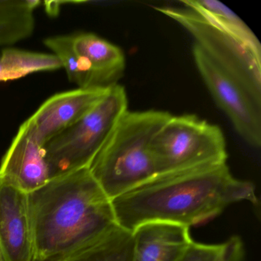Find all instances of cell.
I'll return each instance as SVG.
<instances>
[{
  "instance_id": "obj_1",
  "label": "cell",
  "mask_w": 261,
  "mask_h": 261,
  "mask_svg": "<svg viewBox=\"0 0 261 261\" xmlns=\"http://www.w3.org/2000/svg\"><path fill=\"white\" fill-rule=\"evenodd\" d=\"M248 201L259 206L253 183L235 178L227 163L158 175L111 200L117 224L129 232L147 223L190 228Z\"/></svg>"
},
{
  "instance_id": "obj_2",
  "label": "cell",
  "mask_w": 261,
  "mask_h": 261,
  "mask_svg": "<svg viewBox=\"0 0 261 261\" xmlns=\"http://www.w3.org/2000/svg\"><path fill=\"white\" fill-rule=\"evenodd\" d=\"M34 261H61L119 227L111 200L89 169L51 178L29 194Z\"/></svg>"
},
{
  "instance_id": "obj_3",
  "label": "cell",
  "mask_w": 261,
  "mask_h": 261,
  "mask_svg": "<svg viewBox=\"0 0 261 261\" xmlns=\"http://www.w3.org/2000/svg\"><path fill=\"white\" fill-rule=\"evenodd\" d=\"M166 111H126L88 168L111 200L158 175L151 144L172 117Z\"/></svg>"
},
{
  "instance_id": "obj_4",
  "label": "cell",
  "mask_w": 261,
  "mask_h": 261,
  "mask_svg": "<svg viewBox=\"0 0 261 261\" xmlns=\"http://www.w3.org/2000/svg\"><path fill=\"white\" fill-rule=\"evenodd\" d=\"M127 108L125 88L113 85L80 120L48 140L44 149L51 178L88 169Z\"/></svg>"
},
{
  "instance_id": "obj_5",
  "label": "cell",
  "mask_w": 261,
  "mask_h": 261,
  "mask_svg": "<svg viewBox=\"0 0 261 261\" xmlns=\"http://www.w3.org/2000/svg\"><path fill=\"white\" fill-rule=\"evenodd\" d=\"M151 149L158 175L227 163L221 128L194 114L172 116L154 137Z\"/></svg>"
},
{
  "instance_id": "obj_6",
  "label": "cell",
  "mask_w": 261,
  "mask_h": 261,
  "mask_svg": "<svg viewBox=\"0 0 261 261\" xmlns=\"http://www.w3.org/2000/svg\"><path fill=\"white\" fill-rule=\"evenodd\" d=\"M187 30L206 55L261 102V57L205 18L186 7H155Z\"/></svg>"
},
{
  "instance_id": "obj_7",
  "label": "cell",
  "mask_w": 261,
  "mask_h": 261,
  "mask_svg": "<svg viewBox=\"0 0 261 261\" xmlns=\"http://www.w3.org/2000/svg\"><path fill=\"white\" fill-rule=\"evenodd\" d=\"M193 57L197 69L218 106L240 136L250 146L261 145V102L236 79L220 68L196 44Z\"/></svg>"
},
{
  "instance_id": "obj_8",
  "label": "cell",
  "mask_w": 261,
  "mask_h": 261,
  "mask_svg": "<svg viewBox=\"0 0 261 261\" xmlns=\"http://www.w3.org/2000/svg\"><path fill=\"white\" fill-rule=\"evenodd\" d=\"M51 179L44 146L28 120L18 129L0 163V180L31 193Z\"/></svg>"
},
{
  "instance_id": "obj_9",
  "label": "cell",
  "mask_w": 261,
  "mask_h": 261,
  "mask_svg": "<svg viewBox=\"0 0 261 261\" xmlns=\"http://www.w3.org/2000/svg\"><path fill=\"white\" fill-rule=\"evenodd\" d=\"M29 194L0 180V261H34Z\"/></svg>"
},
{
  "instance_id": "obj_10",
  "label": "cell",
  "mask_w": 261,
  "mask_h": 261,
  "mask_svg": "<svg viewBox=\"0 0 261 261\" xmlns=\"http://www.w3.org/2000/svg\"><path fill=\"white\" fill-rule=\"evenodd\" d=\"M109 88H77L47 99L27 119L41 144L44 146L80 120L106 95Z\"/></svg>"
},
{
  "instance_id": "obj_11",
  "label": "cell",
  "mask_w": 261,
  "mask_h": 261,
  "mask_svg": "<svg viewBox=\"0 0 261 261\" xmlns=\"http://www.w3.org/2000/svg\"><path fill=\"white\" fill-rule=\"evenodd\" d=\"M71 36L74 50L88 71L90 88H109L117 85L126 66L123 51L94 33Z\"/></svg>"
},
{
  "instance_id": "obj_12",
  "label": "cell",
  "mask_w": 261,
  "mask_h": 261,
  "mask_svg": "<svg viewBox=\"0 0 261 261\" xmlns=\"http://www.w3.org/2000/svg\"><path fill=\"white\" fill-rule=\"evenodd\" d=\"M132 233L133 261H177L193 241L190 228L170 223H147Z\"/></svg>"
},
{
  "instance_id": "obj_13",
  "label": "cell",
  "mask_w": 261,
  "mask_h": 261,
  "mask_svg": "<svg viewBox=\"0 0 261 261\" xmlns=\"http://www.w3.org/2000/svg\"><path fill=\"white\" fill-rule=\"evenodd\" d=\"M184 7L205 18L261 57V45L248 25L230 9L217 0H186Z\"/></svg>"
},
{
  "instance_id": "obj_14",
  "label": "cell",
  "mask_w": 261,
  "mask_h": 261,
  "mask_svg": "<svg viewBox=\"0 0 261 261\" xmlns=\"http://www.w3.org/2000/svg\"><path fill=\"white\" fill-rule=\"evenodd\" d=\"M62 68L60 61L53 54L8 47L0 51V82L18 80L34 73Z\"/></svg>"
},
{
  "instance_id": "obj_15",
  "label": "cell",
  "mask_w": 261,
  "mask_h": 261,
  "mask_svg": "<svg viewBox=\"0 0 261 261\" xmlns=\"http://www.w3.org/2000/svg\"><path fill=\"white\" fill-rule=\"evenodd\" d=\"M132 232L118 227L89 247L61 261H133Z\"/></svg>"
},
{
  "instance_id": "obj_16",
  "label": "cell",
  "mask_w": 261,
  "mask_h": 261,
  "mask_svg": "<svg viewBox=\"0 0 261 261\" xmlns=\"http://www.w3.org/2000/svg\"><path fill=\"white\" fill-rule=\"evenodd\" d=\"M44 45L60 61L70 82L79 88H91L88 71L74 50L71 34L46 38Z\"/></svg>"
},
{
  "instance_id": "obj_17",
  "label": "cell",
  "mask_w": 261,
  "mask_h": 261,
  "mask_svg": "<svg viewBox=\"0 0 261 261\" xmlns=\"http://www.w3.org/2000/svg\"><path fill=\"white\" fill-rule=\"evenodd\" d=\"M242 240L233 236L220 244H206L192 241L177 261H243Z\"/></svg>"
}]
</instances>
